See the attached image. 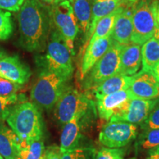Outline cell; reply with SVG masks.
<instances>
[{"instance_id":"1","label":"cell","mask_w":159,"mask_h":159,"mask_svg":"<svg viewBox=\"0 0 159 159\" xmlns=\"http://www.w3.org/2000/svg\"><path fill=\"white\" fill-rule=\"evenodd\" d=\"M19 43L25 50H44L52 28L51 7L40 0H25L18 12Z\"/></svg>"},{"instance_id":"2","label":"cell","mask_w":159,"mask_h":159,"mask_svg":"<svg viewBox=\"0 0 159 159\" xmlns=\"http://www.w3.org/2000/svg\"><path fill=\"white\" fill-rule=\"evenodd\" d=\"M6 122L21 142L42 141L45 137L46 127L41 108L33 102L25 101L15 105Z\"/></svg>"},{"instance_id":"3","label":"cell","mask_w":159,"mask_h":159,"mask_svg":"<svg viewBox=\"0 0 159 159\" xmlns=\"http://www.w3.org/2000/svg\"><path fill=\"white\" fill-rule=\"evenodd\" d=\"M71 53L65 41L56 31L51 28L47 53L35 57L39 70L54 71L71 79L74 72Z\"/></svg>"},{"instance_id":"4","label":"cell","mask_w":159,"mask_h":159,"mask_svg":"<svg viewBox=\"0 0 159 159\" xmlns=\"http://www.w3.org/2000/svg\"><path fill=\"white\" fill-rule=\"evenodd\" d=\"M70 79L58 73L39 70V75L30 91V99L44 110L54 108L55 104L68 87Z\"/></svg>"},{"instance_id":"5","label":"cell","mask_w":159,"mask_h":159,"mask_svg":"<svg viewBox=\"0 0 159 159\" xmlns=\"http://www.w3.org/2000/svg\"><path fill=\"white\" fill-rule=\"evenodd\" d=\"M95 111V102L89 95L69 85L55 104L53 112L56 122L63 126L77 115Z\"/></svg>"},{"instance_id":"6","label":"cell","mask_w":159,"mask_h":159,"mask_svg":"<svg viewBox=\"0 0 159 159\" xmlns=\"http://www.w3.org/2000/svg\"><path fill=\"white\" fill-rule=\"evenodd\" d=\"M123 47L113 40L106 52L82 80V87L84 90H92L106 79L119 74Z\"/></svg>"},{"instance_id":"7","label":"cell","mask_w":159,"mask_h":159,"mask_svg":"<svg viewBox=\"0 0 159 159\" xmlns=\"http://www.w3.org/2000/svg\"><path fill=\"white\" fill-rule=\"evenodd\" d=\"M154 0H137L133 5V33L130 43L144 44L153 37L157 29Z\"/></svg>"},{"instance_id":"8","label":"cell","mask_w":159,"mask_h":159,"mask_svg":"<svg viewBox=\"0 0 159 159\" xmlns=\"http://www.w3.org/2000/svg\"><path fill=\"white\" fill-rule=\"evenodd\" d=\"M52 29L65 41L72 55H75L74 41L80 30L72 5L69 1L61 2L51 7Z\"/></svg>"},{"instance_id":"9","label":"cell","mask_w":159,"mask_h":159,"mask_svg":"<svg viewBox=\"0 0 159 159\" xmlns=\"http://www.w3.org/2000/svg\"><path fill=\"white\" fill-rule=\"evenodd\" d=\"M137 134L136 125L125 122H109L99 133V141L106 148H121L136 139Z\"/></svg>"},{"instance_id":"10","label":"cell","mask_w":159,"mask_h":159,"mask_svg":"<svg viewBox=\"0 0 159 159\" xmlns=\"http://www.w3.org/2000/svg\"><path fill=\"white\" fill-rule=\"evenodd\" d=\"M158 102V99H131L122 109L113 115L109 122H125L134 125L142 124L146 120Z\"/></svg>"},{"instance_id":"11","label":"cell","mask_w":159,"mask_h":159,"mask_svg":"<svg viewBox=\"0 0 159 159\" xmlns=\"http://www.w3.org/2000/svg\"><path fill=\"white\" fill-rule=\"evenodd\" d=\"M95 115L96 112L77 115L63 125L60 145L61 152L80 147L83 131Z\"/></svg>"},{"instance_id":"12","label":"cell","mask_w":159,"mask_h":159,"mask_svg":"<svg viewBox=\"0 0 159 159\" xmlns=\"http://www.w3.org/2000/svg\"><path fill=\"white\" fill-rule=\"evenodd\" d=\"M128 90L131 99H153L159 97V83L152 71H141L134 75Z\"/></svg>"},{"instance_id":"13","label":"cell","mask_w":159,"mask_h":159,"mask_svg":"<svg viewBox=\"0 0 159 159\" xmlns=\"http://www.w3.org/2000/svg\"><path fill=\"white\" fill-rule=\"evenodd\" d=\"M32 75L30 67L16 55H7L0 59V77L22 85Z\"/></svg>"},{"instance_id":"14","label":"cell","mask_w":159,"mask_h":159,"mask_svg":"<svg viewBox=\"0 0 159 159\" xmlns=\"http://www.w3.org/2000/svg\"><path fill=\"white\" fill-rule=\"evenodd\" d=\"M131 99L128 90L97 97L96 107L99 116L104 120H110L113 115L122 109Z\"/></svg>"},{"instance_id":"15","label":"cell","mask_w":159,"mask_h":159,"mask_svg":"<svg viewBox=\"0 0 159 159\" xmlns=\"http://www.w3.org/2000/svg\"><path fill=\"white\" fill-rule=\"evenodd\" d=\"M112 36L110 35V36L97 39L93 43L88 44L83 55L80 63V77L81 80L84 78V77L94 66L95 63L104 55L112 43Z\"/></svg>"},{"instance_id":"16","label":"cell","mask_w":159,"mask_h":159,"mask_svg":"<svg viewBox=\"0 0 159 159\" xmlns=\"http://www.w3.org/2000/svg\"><path fill=\"white\" fill-rule=\"evenodd\" d=\"M121 2L122 0H93L90 27L86 39L84 41L85 45L80 50V55L82 56L88 46V41H89L91 35L94 33L98 21L103 17L106 16L114 11L120 5Z\"/></svg>"},{"instance_id":"17","label":"cell","mask_w":159,"mask_h":159,"mask_svg":"<svg viewBox=\"0 0 159 159\" xmlns=\"http://www.w3.org/2000/svg\"><path fill=\"white\" fill-rule=\"evenodd\" d=\"M21 141L4 122H0V154L5 159H19Z\"/></svg>"},{"instance_id":"18","label":"cell","mask_w":159,"mask_h":159,"mask_svg":"<svg viewBox=\"0 0 159 159\" xmlns=\"http://www.w3.org/2000/svg\"><path fill=\"white\" fill-rule=\"evenodd\" d=\"M142 51L140 45L136 43L125 45L120 57L119 74L133 76L136 75L141 66Z\"/></svg>"},{"instance_id":"19","label":"cell","mask_w":159,"mask_h":159,"mask_svg":"<svg viewBox=\"0 0 159 159\" xmlns=\"http://www.w3.org/2000/svg\"><path fill=\"white\" fill-rule=\"evenodd\" d=\"M133 76L117 74L109 77L100 84L92 89L95 97H99L118 92L120 91L128 90L133 80Z\"/></svg>"},{"instance_id":"20","label":"cell","mask_w":159,"mask_h":159,"mask_svg":"<svg viewBox=\"0 0 159 159\" xmlns=\"http://www.w3.org/2000/svg\"><path fill=\"white\" fill-rule=\"evenodd\" d=\"M93 0H74L72 7L79 29L83 33L85 40L90 27Z\"/></svg>"},{"instance_id":"21","label":"cell","mask_w":159,"mask_h":159,"mask_svg":"<svg viewBox=\"0 0 159 159\" xmlns=\"http://www.w3.org/2000/svg\"><path fill=\"white\" fill-rule=\"evenodd\" d=\"M142 71H152L159 63V41L154 36L142 46Z\"/></svg>"},{"instance_id":"22","label":"cell","mask_w":159,"mask_h":159,"mask_svg":"<svg viewBox=\"0 0 159 159\" xmlns=\"http://www.w3.org/2000/svg\"><path fill=\"white\" fill-rule=\"evenodd\" d=\"M120 10L121 7L119 5L114 11H113L109 15L103 17L102 19L99 20L96 26L94 33H93L90 40H89L88 44L93 43L97 39H102V38L110 36V35H112L115 21H116V16L119 14Z\"/></svg>"},{"instance_id":"23","label":"cell","mask_w":159,"mask_h":159,"mask_svg":"<svg viewBox=\"0 0 159 159\" xmlns=\"http://www.w3.org/2000/svg\"><path fill=\"white\" fill-rule=\"evenodd\" d=\"M46 148L43 141L21 142L19 159H44Z\"/></svg>"},{"instance_id":"24","label":"cell","mask_w":159,"mask_h":159,"mask_svg":"<svg viewBox=\"0 0 159 159\" xmlns=\"http://www.w3.org/2000/svg\"><path fill=\"white\" fill-rule=\"evenodd\" d=\"M158 146H159V129L144 130L135 144L137 152L150 150Z\"/></svg>"},{"instance_id":"25","label":"cell","mask_w":159,"mask_h":159,"mask_svg":"<svg viewBox=\"0 0 159 159\" xmlns=\"http://www.w3.org/2000/svg\"><path fill=\"white\" fill-rule=\"evenodd\" d=\"M25 96L14 94L9 97H0V122H5L9 116L11 108L15 105L25 102Z\"/></svg>"},{"instance_id":"26","label":"cell","mask_w":159,"mask_h":159,"mask_svg":"<svg viewBox=\"0 0 159 159\" xmlns=\"http://www.w3.org/2000/svg\"><path fill=\"white\" fill-rule=\"evenodd\" d=\"M97 152L93 147L80 146L62 152V159H96Z\"/></svg>"},{"instance_id":"27","label":"cell","mask_w":159,"mask_h":159,"mask_svg":"<svg viewBox=\"0 0 159 159\" xmlns=\"http://www.w3.org/2000/svg\"><path fill=\"white\" fill-rule=\"evenodd\" d=\"M13 30L11 13L0 9V40L5 41L8 39L13 34Z\"/></svg>"},{"instance_id":"28","label":"cell","mask_w":159,"mask_h":159,"mask_svg":"<svg viewBox=\"0 0 159 159\" xmlns=\"http://www.w3.org/2000/svg\"><path fill=\"white\" fill-rule=\"evenodd\" d=\"M21 85L0 77V97H9L16 94Z\"/></svg>"},{"instance_id":"29","label":"cell","mask_w":159,"mask_h":159,"mask_svg":"<svg viewBox=\"0 0 159 159\" xmlns=\"http://www.w3.org/2000/svg\"><path fill=\"white\" fill-rule=\"evenodd\" d=\"M124 155L122 148H103L97 152L96 159H124Z\"/></svg>"},{"instance_id":"30","label":"cell","mask_w":159,"mask_h":159,"mask_svg":"<svg viewBox=\"0 0 159 159\" xmlns=\"http://www.w3.org/2000/svg\"><path fill=\"white\" fill-rule=\"evenodd\" d=\"M141 127L144 130L159 129V102L151 111L146 120L142 123Z\"/></svg>"},{"instance_id":"31","label":"cell","mask_w":159,"mask_h":159,"mask_svg":"<svg viewBox=\"0 0 159 159\" xmlns=\"http://www.w3.org/2000/svg\"><path fill=\"white\" fill-rule=\"evenodd\" d=\"M25 0H0V9L19 12Z\"/></svg>"},{"instance_id":"32","label":"cell","mask_w":159,"mask_h":159,"mask_svg":"<svg viewBox=\"0 0 159 159\" xmlns=\"http://www.w3.org/2000/svg\"><path fill=\"white\" fill-rule=\"evenodd\" d=\"M44 159H62V152L60 147L52 145L46 148Z\"/></svg>"},{"instance_id":"33","label":"cell","mask_w":159,"mask_h":159,"mask_svg":"<svg viewBox=\"0 0 159 159\" xmlns=\"http://www.w3.org/2000/svg\"><path fill=\"white\" fill-rule=\"evenodd\" d=\"M153 11L155 15V19L157 25V29L159 30V0H154Z\"/></svg>"},{"instance_id":"34","label":"cell","mask_w":159,"mask_h":159,"mask_svg":"<svg viewBox=\"0 0 159 159\" xmlns=\"http://www.w3.org/2000/svg\"><path fill=\"white\" fill-rule=\"evenodd\" d=\"M147 159H159V146L149 150V156Z\"/></svg>"},{"instance_id":"35","label":"cell","mask_w":159,"mask_h":159,"mask_svg":"<svg viewBox=\"0 0 159 159\" xmlns=\"http://www.w3.org/2000/svg\"><path fill=\"white\" fill-rule=\"evenodd\" d=\"M152 73L153 74L154 77H156V80L158 81V83H159V63L154 67V69H152Z\"/></svg>"},{"instance_id":"36","label":"cell","mask_w":159,"mask_h":159,"mask_svg":"<svg viewBox=\"0 0 159 159\" xmlns=\"http://www.w3.org/2000/svg\"><path fill=\"white\" fill-rule=\"evenodd\" d=\"M40 1L45 4H53L55 0H40Z\"/></svg>"},{"instance_id":"37","label":"cell","mask_w":159,"mask_h":159,"mask_svg":"<svg viewBox=\"0 0 159 159\" xmlns=\"http://www.w3.org/2000/svg\"><path fill=\"white\" fill-rule=\"evenodd\" d=\"M63 1H69L70 2H72L74 0H55L54 3H53L52 5H56V4H58L60 2H63Z\"/></svg>"},{"instance_id":"38","label":"cell","mask_w":159,"mask_h":159,"mask_svg":"<svg viewBox=\"0 0 159 159\" xmlns=\"http://www.w3.org/2000/svg\"><path fill=\"white\" fill-rule=\"evenodd\" d=\"M6 55H7V54L5 53V52L3 51L2 49L0 48V59H1L2 57H3L4 56H5Z\"/></svg>"},{"instance_id":"39","label":"cell","mask_w":159,"mask_h":159,"mask_svg":"<svg viewBox=\"0 0 159 159\" xmlns=\"http://www.w3.org/2000/svg\"><path fill=\"white\" fill-rule=\"evenodd\" d=\"M154 37L156 38V39H158L159 41V30L158 29H156V33H155Z\"/></svg>"},{"instance_id":"40","label":"cell","mask_w":159,"mask_h":159,"mask_svg":"<svg viewBox=\"0 0 159 159\" xmlns=\"http://www.w3.org/2000/svg\"><path fill=\"white\" fill-rule=\"evenodd\" d=\"M0 159H5V158H3V157H2V155H1V154H0Z\"/></svg>"}]
</instances>
